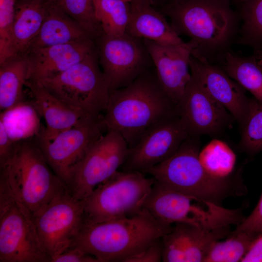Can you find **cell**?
I'll list each match as a JSON object with an SVG mask.
<instances>
[{
  "instance_id": "obj_23",
  "label": "cell",
  "mask_w": 262,
  "mask_h": 262,
  "mask_svg": "<svg viewBox=\"0 0 262 262\" xmlns=\"http://www.w3.org/2000/svg\"><path fill=\"white\" fill-rule=\"evenodd\" d=\"M45 2L47 9L46 16L29 52L37 48L91 38L67 15L52 5Z\"/></svg>"
},
{
  "instance_id": "obj_20",
  "label": "cell",
  "mask_w": 262,
  "mask_h": 262,
  "mask_svg": "<svg viewBox=\"0 0 262 262\" xmlns=\"http://www.w3.org/2000/svg\"><path fill=\"white\" fill-rule=\"evenodd\" d=\"M26 86L30 89L31 102L46 122V127L37 136L43 141L52 140L90 115L68 105L39 83L28 81Z\"/></svg>"
},
{
  "instance_id": "obj_35",
  "label": "cell",
  "mask_w": 262,
  "mask_h": 262,
  "mask_svg": "<svg viewBox=\"0 0 262 262\" xmlns=\"http://www.w3.org/2000/svg\"><path fill=\"white\" fill-rule=\"evenodd\" d=\"M163 245L162 237L142 252L127 259L125 262H160L163 260Z\"/></svg>"
},
{
  "instance_id": "obj_34",
  "label": "cell",
  "mask_w": 262,
  "mask_h": 262,
  "mask_svg": "<svg viewBox=\"0 0 262 262\" xmlns=\"http://www.w3.org/2000/svg\"><path fill=\"white\" fill-rule=\"evenodd\" d=\"M234 230L257 234L262 232V195L253 212L236 226Z\"/></svg>"
},
{
  "instance_id": "obj_42",
  "label": "cell",
  "mask_w": 262,
  "mask_h": 262,
  "mask_svg": "<svg viewBox=\"0 0 262 262\" xmlns=\"http://www.w3.org/2000/svg\"><path fill=\"white\" fill-rule=\"evenodd\" d=\"M231 3L240 5L245 0H230Z\"/></svg>"
},
{
  "instance_id": "obj_12",
  "label": "cell",
  "mask_w": 262,
  "mask_h": 262,
  "mask_svg": "<svg viewBox=\"0 0 262 262\" xmlns=\"http://www.w3.org/2000/svg\"><path fill=\"white\" fill-rule=\"evenodd\" d=\"M84 200L68 188L33 214L39 239L50 262L72 245L83 224Z\"/></svg>"
},
{
  "instance_id": "obj_13",
  "label": "cell",
  "mask_w": 262,
  "mask_h": 262,
  "mask_svg": "<svg viewBox=\"0 0 262 262\" xmlns=\"http://www.w3.org/2000/svg\"><path fill=\"white\" fill-rule=\"evenodd\" d=\"M129 146L117 132L107 131L88 149L67 186L76 199L84 200L100 183L119 170Z\"/></svg>"
},
{
  "instance_id": "obj_44",
  "label": "cell",
  "mask_w": 262,
  "mask_h": 262,
  "mask_svg": "<svg viewBox=\"0 0 262 262\" xmlns=\"http://www.w3.org/2000/svg\"><path fill=\"white\" fill-rule=\"evenodd\" d=\"M125 0L129 1L130 3V0Z\"/></svg>"
},
{
  "instance_id": "obj_36",
  "label": "cell",
  "mask_w": 262,
  "mask_h": 262,
  "mask_svg": "<svg viewBox=\"0 0 262 262\" xmlns=\"http://www.w3.org/2000/svg\"><path fill=\"white\" fill-rule=\"evenodd\" d=\"M51 262H99L95 257L87 254L80 248L70 246L54 257Z\"/></svg>"
},
{
  "instance_id": "obj_31",
  "label": "cell",
  "mask_w": 262,
  "mask_h": 262,
  "mask_svg": "<svg viewBox=\"0 0 262 262\" xmlns=\"http://www.w3.org/2000/svg\"><path fill=\"white\" fill-rule=\"evenodd\" d=\"M75 21L95 40L104 34L95 12L93 0H48Z\"/></svg>"
},
{
  "instance_id": "obj_21",
  "label": "cell",
  "mask_w": 262,
  "mask_h": 262,
  "mask_svg": "<svg viewBox=\"0 0 262 262\" xmlns=\"http://www.w3.org/2000/svg\"><path fill=\"white\" fill-rule=\"evenodd\" d=\"M47 10L45 2L16 0L11 34L12 58L27 55Z\"/></svg>"
},
{
  "instance_id": "obj_29",
  "label": "cell",
  "mask_w": 262,
  "mask_h": 262,
  "mask_svg": "<svg viewBox=\"0 0 262 262\" xmlns=\"http://www.w3.org/2000/svg\"><path fill=\"white\" fill-rule=\"evenodd\" d=\"M259 234L233 230L225 241L213 244L204 262H241Z\"/></svg>"
},
{
  "instance_id": "obj_11",
  "label": "cell",
  "mask_w": 262,
  "mask_h": 262,
  "mask_svg": "<svg viewBox=\"0 0 262 262\" xmlns=\"http://www.w3.org/2000/svg\"><path fill=\"white\" fill-rule=\"evenodd\" d=\"M106 132L103 114L89 115L50 141L34 140L53 171L67 186L88 149Z\"/></svg>"
},
{
  "instance_id": "obj_8",
  "label": "cell",
  "mask_w": 262,
  "mask_h": 262,
  "mask_svg": "<svg viewBox=\"0 0 262 262\" xmlns=\"http://www.w3.org/2000/svg\"><path fill=\"white\" fill-rule=\"evenodd\" d=\"M0 262H50L32 212L0 177Z\"/></svg>"
},
{
  "instance_id": "obj_10",
  "label": "cell",
  "mask_w": 262,
  "mask_h": 262,
  "mask_svg": "<svg viewBox=\"0 0 262 262\" xmlns=\"http://www.w3.org/2000/svg\"><path fill=\"white\" fill-rule=\"evenodd\" d=\"M99 63L110 93L154 67L143 39L127 33L103 34L95 40Z\"/></svg>"
},
{
  "instance_id": "obj_15",
  "label": "cell",
  "mask_w": 262,
  "mask_h": 262,
  "mask_svg": "<svg viewBox=\"0 0 262 262\" xmlns=\"http://www.w3.org/2000/svg\"><path fill=\"white\" fill-rule=\"evenodd\" d=\"M191 74V78L177 105L178 115L190 136L220 134L234 119Z\"/></svg>"
},
{
  "instance_id": "obj_43",
  "label": "cell",
  "mask_w": 262,
  "mask_h": 262,
  "mask_svg": "<svg viewBox=\"0 0 262 262\" xmlns=\"http://www.w3.org/2000/svg\"><path fill=\"white\" fill-rule=\"evenodd\" d=\"M24 0L39 1L45 2L48 0Z\"/></svg>"
},
{
  "instance_id": "obj_9",
  "label": "cell",
  "mask_w": 262,
  "mask_h": 262,
  "mask_svg": "<svg viewBox=\"0 0 262 262\" xmlns=\"http://www.w3.org/2000/svg\"><path fill=\"white\" fill-rule=\"evenodd\" d=\"M36 83L71 106L90 115L103 114L110 95L96 48L63 73Z\"/></svg>"
},
{
  "instance_id": "obj_18",
  "label": "cell",
  "mask_w": 262,
  "mask_h": 262,
  "mask_svg": "<svg viewBox=\"0 0 262 262\" xmlns=\"http://www.w3.org/2000/svg\"><path fill=\"white\" fill-rule=\"evenodd\" d=\"M230 226L212 230L177 223L162 237L164 262H204L212 246L227 237Z\"/></svg>"
},
{
  "instance_id": "obj_17",
  "label": "cell",
  "mask_w": 262,
  "mask_h": 262,
  "mask_svg": "<svg viewBox=\"0 0 262 262\" xmlns=\"http://www.w3.org/2000/svg\"><path fill=\"white\" fill-rule=\"evenodd\" d=\"M190 68L205 91L229 112L241 128L246 116L250 98L246 96V90L218 65L204 59L191 56Z\"/></svg>"
},
{
  "instance_id": "obj_3",
  "label": "cell",
  "mask_w": 262,
  "mask_h": 262,
  "mask_svg": "<svg viewBox=\"0 0 262 262\" xmlns=\"http://www.w3.org/2000/svg\"><path fill=\"white\" fill-rule=\"evenodd\" d=\"M173 225L157 220L143 209L131 217L83 223L71 246L80 248L99 262H125L168 232Z\"/></svg>"
},
{
  "instance_id": "obj_27",
  "label": "cell",
  "mask_w": 262,
  "mask_h": 262,
  "mask_svg": "<svg viewBox=\"0 0 262 262\" xmlns=\"http://www.w3.org/2000/svg\"><path fill=\"white\" fill-rule=\"evenodd\" d=\"M97 18L104 34L119 35L126 33L131 6L125 0H93Z\"/></svg>"
},
{
  "instance_id": "obj_16",
  "label": "cell",
  "mask_w": 262,
  "mask_h": 262,
  "mask_svg": "<svg viewBox=\"0 0 262 262\" xmlns=\"http://www.w3.org/2000/svg\"><path fill=\"white\" fill-rule=\"evenodd\" d=\"M143 39L162 87L177 105L191 78L190 60L196 44L190 40L179 45H164Z\"/></svg>"
},
{
  "instance_id": "obj_26",
  "label": "cell",
  "mask_w": 262,
  "mask_h": 262,
  "mask_svg": "<svg viewBox=\"0 0 262 262\" xmlns=\"http://www.w3.org/2000/svg\"><path fill=\"white\" fill-rule=\"evenodd\" d=\"M217 65L262 103V69L253 55L243 56L231 50Z\"/></svg>"
},
{
  "instance_id": "obj_7",
  "label": "cell",
  "mask_w": 262,
  "mask_h": 262,
  "mask_svg": "<svg viewBox=\"0 0 262 262\" xmlns=\"http://www.w3.org/2000/svg\"><path fill=\"white\" fill-rule=\"evenodd\" d=\"M155 181L140 172L118 170L84 200L83 223L108 221L139 213Z\"/></svg>"
},
{
  "instance_id": "obj_30",
  "label": "cell",
  "mask_w": 262,
  "mask_h": 262,
  "mask_svg": "<svg viewBox=\"0 0 262 262\" xmlns=\"http://www.w3.org/2000/svg\"><path fill=\"white\" fill-rule=\"evenodd\" d=\"M198 157L201 164L212 175L224 178L232 175L236 156L225 142L213 140L199 151Z\"/></svg>"
},
{
  "instance_id": "obj_22",
  "label": "cell",
  "mask_w": 262,
  "mask_h": 262,
  "mask_svg": "<svg viewBox=\"0 0 262 262\" xmlns=\"http://www.w3.org/2000/svg\"><path fill=\"white\" fill-rule=\"evenodd\" d=\"M126 33L164 45H175L184 42L165 16L152 7L151 4L131 10Z\"/></svg>"
},
{
  "instance_id": "obj_28",
  "label": "cell",
  "mask_w": 262,
  "mask_h": 262,
  "mask_svg": "<svg viewBox=\"0 0 262 262\" xmlns=\"http://www.w3.org/2000/svg\"><path fill=\"white\" fill-rule=\"evenodd\" d=\"M239 6L241 25L236 44L262 50V0H245Z\"/></svg>"
},
{
  "instance_id": "obj_4",
  "label": "cell",
  "mask_w": 262,
  "mask_h": 262,
  "mask_svg": "<svg viewBox=\"0 0 262 262\" xmlns=\"http://www.w3.org/2000/svg\"><path fill=\"white\" fill-rule=\"evenodd\" d=\"M199 138L190 136L172 156L143 173L170 189L219 205L227 198L244 196L246 189L240 174L218 178L204 168Z\"/></svg>"
},
{
  "instance_id": "obj_33",
  "label": "cell",
  "mask_w": 262,
  "mask_h": 262,
  "mask_svg": "<svg viewBox=\"0 0 262 262\" xmlns=\"http://www.w3.org/2000/svg\"><path fill=\"white\" fill-rule=\"evenodd\" d=\"M16 0H0V65L12 59L11 34Z\"/></svg>"
},
{
  "instance_id": "obj_40",
  "label": "cell",
  "mask_w": 262,
  "mask_h": 262,
  "mask_svg": "<svg viewBox=\"0 0 262 262\" xmlns=\"http://www.w3.org/2000/svg\"><path fill=\"white\" fill-rule=\"evenodd\" d=\"M185 0H151V4L154 3L159 4V6L161 7L164 5L180 2Z\"/></svg>"
},
{
  "instance_id": "obj_37",
  "label": "cell",
  "mask_w": 262,
  "mask_h": 262,
  "mask_svg": "<svg viewBox=\"0 0 262 262\" xmlns=\"http://www.w3.org/2000/svg\"><path fill=\"white\" fill-rule=\"evenodd\" d=\"M16 144L10 139L4 126L0 122V166L11 157Z\"/></svg>"
},
{
  "instance_id": "obj_5",
  "label": "cell",
  "mask_w": 262,
  "mask_h": 262,
  "mask_svg": "<svg viewBox=\"0 0 262 262\" xmlns=\"http://www.w3.org/2000/svg\"><path fill=\"white\" fill-rule=\"evenodd\" d=\"M0 169V177L33 214L67 188L49 166L34 138L16 143Z\"/></svg>"
},
{
  "instance_id": "obj_24",
  "label": "cell",
  "mask_w": 262,
  "mask_h": 262,
  "mask_svg": "<svg viewBox=\"0 0 262 262\" xmlns=\"http://www.w3.org/2000/svg\"><path fill=\"white\" fill-rule=\"evenodd\" d=\"M28 56L12 58L0 65V110L10 109L25 100L24 87L29 77Z\"/></svg>"
},
{
  "instance_id": "obj_32",
  "label": "cell",
  "mask_w": 262,
  "mask_h": 262,
  "mask_svg": "<svg viewBox=\"0 0 262 262\" xmlns=\"http://www.w3.org/2000/svg\"><path fill=\"white\" fill-rule=\"evenodd\" d=\"M239 147L249 155L262 151V103L250 98L245 122L240 128Z\"/></svg>"
},
{
  "instance_id": "obj_1",
  "label": "cell",
  "mask_w": 262,
  "mask_h": 262,
  "mask_svg": "<svg viewBox=\"0 0 262 262\" xmlns=\"http://www.w3.org/2000/svg\"><path fill=\"white\" fill-rule=\"evenodd\" d=\"M160 7L176 33L195 42L194 57L218 64L236 43L241 20L230 0H187Z\"/></svg>"
},
{
  "instance_id": "obj_38",
  "label": "cell",
  "mask_w": 262,
  "mask_h": 262,
  "mask_svg": "<svg viewBox=\"0 0 262 262\" xmlns=\"http://www.w3.org/2000/svg\"><path fill=\"white\" fill-rule=\"evenodd\" d=\"M241 262H262V232L256 238Z\"/></svg>"
},
{
  "instance_id": "obj_41",
  "label": "cell",
  "mask_w": 262,
  "mask_h": 262,
  "mask_svg": "<svg viewBox=\"0 0 262 262\" xmlns=\"http://www.w3.org/2000/svg\"><path fill=\"white\" fill-rule=\"evenodd\" d=\"M253 55L257 64L262 69V50H254Z\"/></svg>"
},
{
  "instance_id": "obj_19",
  "label": "cell",
  "mask_w": 262,
  "mask_h": 262,
  "mask_svg": "<svg viewBox=\"0 0 262 262\" xmlns=\"http://www.w3.org/2000/svg\"><path fill=\"white\" fill-rule=\"evenodd\" d=\"M96 49L95 40L88 38L30 51L28 81L39 82L51 79L83 60Z\"/></svg>"
},
{
  "instance_id": "obj_2",
  "label": "cell",
  "mask_w": 262,
  "mask_h": 262,
  "mask_svg": "<svg viewBox=\"0 0 262 262\" xmlns=\"http://www.w3.org/2000/svg\"><path fill=\"white\" fill-rule=\"evenodd\" d=\"M177 115V105L165 92L153 67L111 92L103 121L107 131L118 132L131 147L150 127Z\"/></svg>"
},
{
  "instance_id": "obj_6",
  "label": "cell",
  "mask_w": 262,
  "mask_h": 262,
  "mask_svg": "<svg viewBox=\"0 0 262 262\" xmlns=\"http://www.w3.org/2000/svg\"><path fill=\"white\" fill-rule=\"evenodd\" d=\"M143 208L157 220L169 224H191L208 230L237 225L245 217L240 208L222 205L170 189L155 181Z\"/></svg>"
},
{
  "instance_id": "obj_14",
  "label": "cell",
  "mask_w": 262,
  "mask_h": 262,
  "mask_svg": "<svg viewBox=\"0 0 262 262\" xmlns=\"http://www.w3.org/2000/svg\"><path fill=\"white\" fill-rule=\"evenodd\" d=\"M189 136L179 115L161 121L146 130L136 144L129 148L120 170L143 173L170 158Z\"/></svg>"
},
{
  "instance_id": "obj_39",
  "label": "cell",
  "mask_w": 262,
  "mask_h": 262,
  "mask_svg": "<svg viewBox=\"0 0 262 262\" xmlns=\"http://www.w3.org/2000/svg\"><path fill=\"white\" fill-rule=\"evenodd\" d=\"M130 4L131 10H135L151 4V0H130Z\"/></svg>"
},
{
  "instance_id": "obj_25",
  "label": "cell",
  "mask_w": 262,
  "mask_h": 262,
  "mask_svg": "<svg viewBox=\"0 0 262 262\" xmlns=\"http://www.w3.org/2000/svg\"><path fill=\"white\" fill-rule=\"evenodd\" d=\"M40 115L31 101L25 100L0 112V122L15 143L32 139L38 136L44 127Z\"/></svg>"
}]
</instances>
